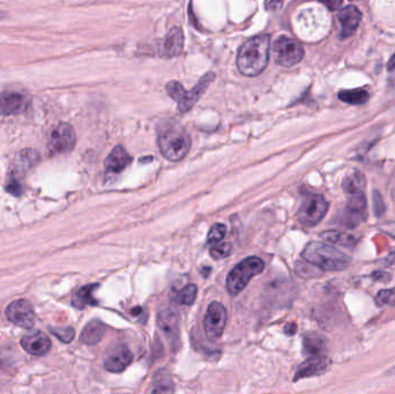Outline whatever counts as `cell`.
Returning <instances> with one entry per match:
<instances>
[{"instance_id": "1", "label": "cell", "mask_w": 395, "mask_h": 394, "mask_svg": "<svg viewBox=\"0 0 395 394\" xmlns=\"http://www.w3.org/2000/svg\"><path fill=\"white\" fill-rule=\"evenodd\" d=\"M270 39L268 35L254 37L244 43L238 51L237 66L245 76H256L266 69L270 60Z\"/></svg>"}, {"instance_id": "2", "label": "cell", "mask_w": 395, "mask_h": 394, "mask_svg": "<svg viewBox=\"0 0 395 394\" xmlns=\"http://www.w3.org/2000/svg\"><path fill=\"white\" fill-rule=\"evenodd\" d=\"M302 258L324 272H340L349 266V257L339 249L323 242H310L304 247Z\"/></svg>"}, {"instance_id": "3", "label": "cell", "mask_w": 395, "mask_h": 394, "mask_svg": "<svg viewBox=\"0 0 395 394\" xmlns=\"http://www.w3.org/2000/svg\"><path fill=\"white\" fill-rule=\"evenodd\" d=\"M158 145L167 160L178 162L188 154L191 149V139L181 126L170 124L158 132Z\"/></svg>"}, {"instance_id": "4", "label": "cell", "mask_w": 395, "mask_h": 394, "mask_svg": "<svg viewBox=\"0 0 395 394\" xmlns=\"http://www.w3.org/2000/svg\"><path fill=\"white\" fill-rule=\"evenodd\" d=\"M265 269V264L259 257H247L238 263L229 272L227 278V290L231 296H236L247 286L251 279L261 274Z\"/></svg>"}, {"instance_id": "5", "label": "cell", "mask_w": 395, "mask_h": 394, "mask_svg": "<svg viewBox=\"0 0 395 394\" xmlns=\"http://www.w3.org/2000/svg\"><path fill=\"white\" fill-rule=\"evenodd\" d=\"M272 55L279 65L291 67L303 60L304 48L291 37L281 36L274 42Z\"/></svg>"}, {"instance_id": "6", "label": "cell", "mask_w": 395, "mask_h": 394, "mask_svg": "<svg viewBox=\"0 0 395 394\" xmlns=\"http://www.w3.org/2000/svg\"><path fill=\"white\" fill-rule=\"evenodd\" d=\"M328 201L321 194H312L305 198L297 212V219L305 227H314L323 220L328 212Z\"/></svg>"}, {"instance_id": "7", "label": "cell", "mask_w": 395, "mask_h": 394, "mask_svg": "<svg viewBox=\"0 0 395 394\" xmlns=\"http://www.w3.org/2000/svg\"><path fill=\"white\" fill-rule=\"evenodd\" d=\"M227 325V310L220 302H212L204 317V330L207 338L215 341L222 337Z\"/></svg>"}, {"instance_id": "8", "label": "cell", "mask_w": 395, "mask_h": 394, "mask_svg": "<svg viewBox=\"0 0 395 394\" xmlns=\"http://www.w3.org/2000/svg\"><path fill=\"white\" fill-rule=\"evenodd\" d=\"M76 144L74 128L67 123H60L53 128L49 139L50 151L55 154H66L72 151Z\"/></svg>"}, {"instance_id": "9", "label": "cell", "mask_w": 395, "mask_h": 394, "mask_svg": "<svg viewBox=\"0 0 395 394\" xmlns=\"http://www.w3.org/2000/svg\"><path fill=\"white\" fill-rule=\"evenodd\" d=\"M32 104V99L25 93L10 90L0 95V117L21 115Z\"/></svg>"}, {"instance_id": "10", "label": "cell", "mask_w": 395, "mask_h": 394, "mask_svg": "<svg viewBox=\"0 0 395 394\" xmlns=\"http://www.w3.org/2000/svg\"><path fill=\"white\" fill-rule=\"evenodd\" d=\"M6 315L11 322L23 329H30L35 324L33 306L27 299H18L7 306Z\"/></svg>"}, {"instance_id": "11", "label": "cell", "mask_w": 395, "mask_h": 394, "mask_svg": "<svg viewBox=\"0 0 395 394\" xmlns=\"http://www.w3.org/2000/svg\"><path fill=\"white\" fill-rule=\"evenodd\" d=\"M332 365V361L327 358L326 355H317V356H310L307 361L297 368L295 372L293 381H300L304 378L314 377V376H321L325 372H328Z\"/></svg>"}, {"instance_id": "12", "label": "cell", "mask_w": 395, "mask_h": 394, "mask_svg": "<svg viewBox=\"0 0 395 394\" xmlns=\"http://www.w3.org/2000/svg\"><path fill=\"white\" fill-rule=\"evenodd\" d=\"M366 181L359 170L349 171L343 178L342 189L348 201H363L366 197Z\"/></svg>"}, {"instance_id": "13", "label": "cell", "mask_w": 395, "mask_h": 394, "mask_svg": "<svg viewBox=\"0 0 395 394\" xmlns=\"http://www.w3.org/2000/svg\"><path fill=\"white\" fill-rule=\"evenodd\" d=\"M214 73H207L201 78L200 81L190 90L185 92L181 102H178V109L181 112H186L200 100L201 96L204 95L208 87L214 81Z\"/></svg>"}, {"instance_id": "14", "label": "cell", "mask_w": 395, "mask_h": 394, "mask_svg": "<svg viewBox=\"0 0 395 394\" xmlns=\"http://www.w3.org/2000/svg\"><path fill=\"white\" fill-rule=\"evenodd\" d=\"M133 361V353L125 346H120L115 349L104 361L106 372L112 374H120L124 372Z\"/></svg>"}, {"instance_id": "15", "label": "cell", "mask_w": 395, "mask_h": 394, "mask_svg": "<svg viewBox=\"0 0 395 394\" xmlns=\"http://www.w3.org/2000/svg\"><path fill=\"white\" fill-rule=\"evenodd\" d=\"M21 345L27 353L34 356H43L51 348V341L43 332L29 333L21 340Z\"/></svg>"}, {"instance_id": "16", "label": "cell", "mask_w": 395, "mask_h": 394, "mask_svg": "<svg viewBox=\"0 0 395 394\" xmlns=\"http://www.w3.org/2000/svg\"><path fill=\"white\" fill-rule=\"evenodd\" d=\"M339 21L342 26V33L341 37L347 39V37L352 36V34L355 33L356 29L359 28V22L362 19V13L357 7L354 5L345 7L342 10L340 11Z\"/></svg>"}, {"instance_id": "17", "label": "cell", "mask_w": 395, "mask_h": 394, "mask_svg": "<svg viewBox=\"0 0 395 394\" xmlns=\"http://www.w3.org/2000/svg\"><path fill=\"white\" fill-rule=\"evenodd\" d=\"M131 155L127 153L125 148L122 147V146H117L112 149L109 156L106 158L104 165H106L108 172L120 174L122 171L125 170L126 168L131 165Z\"/></svg>"}, {"instance_id": "18", "label": "cell", "mask_w": 395, "mask_h": 394, "mask_svg": "<svg viewBox=\"0 0 395 394\" xmlns=\"http://www.w3.org/2000/svg\"><path fill=\"white\" fill-rule=\"evenodd\" d=\"M184 48V34L181 28H172L165 37L162 53L167 57H176Z\"/></svg>"}, {"instance_id": "19", "label": "cell", "mask_w": 395, "mask_h": 394, "mask_svg": "<svg viewBox=\"0 0 395 394\" xmlns=\"http://www.w3.org/2000/svg\"><path fill=\"white\" fill-rule=\"evenodd\" d=\"M327 341L323 335L318 333H307L304 335L303 348L304 353L307 356H317L325 355L326 353Z\"/></svg>"}, {"instance_id": "20", "label": "cell", "mask_w": 395, "mask_h": 394, "mask_svg": "<svg viewBox=\"0 0 395 394\" xmlns=\"http://www.w3.org/2000/svg\"><path fill=\"white\" fill-rule=\"evenodd\" d=\"M106 334V326L99 320H92L81 333V342L85 345L94 346L99 344Z\"/></svg>"}, {"instance_id": "21", "label": "cell", "mask_w": 395, "mask_h": 394, "mask_svg": "<svg viewBox=\"0 0 395 394\" xmlns=\"http://www.w3.org/2000/svg\"><path fill=\"white\" fill-rule=\"evenodd\" d=\"M320 237L329 244H335L341 247H352L357 244V238L350 233H343L339 230H326L320 233Z\"/></svg>"}, {"instance_id": "22", "label": "cell", "mask_w": 395, "mask_h": 394, "mask_svg": "<svg viewBox=\"0 0 395 394\" xmlns=\"http://www.w3.org/2000/svg\"><path fill=\"white\" fill-rule=\"evenodd\" d=\"M97 288H99L97 285H89L78 290L76 295L73 296V306H76L78 309H85L86 306H96L97 299L94 297V292Z\"/></svg>"}, {"instance_id": "23", "label": "cell", "mask_w": 395, "mask_h": 394, "mask_svg": "<svg viewBox=\"0 0 395 394\" xmlns=\"http://www.w3.org/2000/svg\"><path fill=\"white\" fill-rule=\"evenodd\" d=\"M158 322L160 329L167 334L168 338H172L177 334L178 315L176 312L172 310L160 312Z\"/></svg>"}, {"instance_id": "24", "label": "cell", "mask_w": 395, "mask_h": 394, "mask_svg": "<svg viewBox=\"0 0 395 394\" xmlns=\"http://www.w3.org/2000/svg\"><path fill=\"white\" fill-rule=\"evenodd\" d=\"M339 99L342 102L352 105L364 104L369 100V93L364 89H352V90H341Z\"/></svg>"}, {"instance_id": "25", "label": "cell", "mask_w": 395, "mask_h": 394, "mask_svg": "<svg viewBox=\"0 0 395 394\" xmlns=\"http://www.w3.org/2000/svg\"><path fill=\"white\" fill-rule=\"evenodd\" d=\"M40 162V154L35 149H23L19 153L17 158L18 169H25L28 170L30 168L35 167Z\"/></svg>"}, {"instance_id": "26", "label": "cell", "mask_w": 395, "mask_h": 394, "mask_svg": "<svg viewBox=\"0 0 395 394\" xmlns=\"http://www.w3.org/2000/svg\"><path fill=\"white\" fill-rule=\"evenodd\" d=\"M296 272L298 273V276H303V278H317V276H323L324 271L311 263H307V260H304V261H298L296 264Z\"/></svg>"}, {"instance_id": "27", "label": "cell", "mask_w": 395, "mask_h": 394, "mask_svg": "<svg viewBox=\"0 0 395 394\" xmlns=\"http://www.w3.org/2000/svg\"><path fill=\"white\" fill-rule=\"evenodd\" d=\"M198 288L195 285H188L178 294V302L181 306H192L197 299Z\"/></svg>"}, {"instance_id": "28", "label": "cell", "mask_w": 395, "mask_h": 394, "mask_svg": "<svg viewBox=\"0 0 395 394\" xmlns=\"http://www.w3.org/2000/svg\"><path fill=\"white\" fill-rule=\"evenodd\" d=\"M227 233V228L222 224H215L208 233L207 240L206 243L208 245H214V244L220 243L221 240H223Z\"/></svg>"}, {"instance_id": "29", "label": "cell", "mask_w": 395, "mask_h": 394, "mask_svg": "<svg viewBox=\"0 0 395 394\" xmlns=\"http://www.w3.org/2000/svg\"><path fill=\"white\" fill-rule=\"evenodd\" d=\"M233 249L234 247H233L230 243H216L214 245H212L209 253H211L213 259H224V258L230 256Z\"/></svg>"}, {"instance_id": "30", "label": "cell", "mask_w": 395, "mask_h": 394, "mask_svg": "<svg viewBox=\"0 0 395 394\" xmlns=\"http://www.w3.org/2000/svg\"><path fill=\"white\" fill-rule=\"evenodd\" d=\"M375 303L378 306H394L395 288L380 290L375 297Z\"/></svg>"}, {"instance_id": "31", "label": "cell", "mask_w": 395, "mask_h": 394, "mask_svg": "<svg viewBox=\"0 0 395 394\" xmlns=\"http://www.w3.org/2000/svg\"><path fill=\"white\" fill-rule=\"evenodd\" d=\"M174 391L175 388L172 381L167 378H160L158 381H155L154 386L151 390L152 393H172Z\"/></svg>"}, {"instance_id": "32", "label": "cell", "mask_w": 395, "mask_h": 394, "mask_svg": "<svg viewBox=\"0 0 395 394\" xmlns=\"http://www.w3.org/2000/svg\"><path fill=\"white\" fill-rule=\"evenodd\" d=\"M167 92H168L169 95L172 99L175 100L176 102H181V100L183 99L184 96L185 90L184 87L181 86V83H177V81H172L167 85Z\"/></svg>"}, {"instance_id": "33", "label": "cell", "mask_w": 395, "mask_h": 394, "mask_svg": "<svg viewBox=\"0 0 395 394\" xmlns=\"http://www.w3.org/2000/svg\"><path fill=\"white\" fill-rule=\"evenodd\" d=\"M51 332L56 335L57 338L60 339V341L65 342V344H69V342L72 341L73 338H74V330L69 326H66V327H56V329H51Z\"/></svg>"}, {"instance_id": "34", "label": "cell", "mask_w": 395, "mask_h": 394, "mask_svg": "<svg viewBox=\"0 0 395 394\" xmlns=\"http://www.w3.org/2000/svg\"><path fill=\"white\" fill-rule=\"evenodd\" d=\"M373 210L377 217H382L386 212L385 201L382 199V194L378 191L373 192Z\"/></svg>"}, {"instance_id": "35", "label": "cell", "mask_w": 395, "mask_h": 394, "mask_svg": "<svg viewBox=\"0 0 395 394\" xmlns=\"http://www.w3.org/2000/svg\"><path fill=\"white\" fill-rule=\"evenodd\" d=\"M6 189L7 192H10L13 196H20L22 193V185L14 174H11L8 182H7Z\"/></svg>"}, {"instance_id": "36", "label": "cell", "mask_w": 395, "mask_h": 394, "mask_svg": "<svg viewBox=\"0 0 395 394\" xmlns=\"http://www.w3.org/2000/svg\"><path fill=\"white\" fill-rule=\"evenodd\" d=\"M379 230L395 240V222H385L379 226Z\"/></svg>"}, {"instance_id": "37", "label": "cell", "mask_w": 395, "mask_h": 394, "mask_svg": "<svg viewBox=\"0 0 395 394\" xmlns=\"http://www.w3.org/2000/svg\"><path fill=\"white\" fill-rule=\"evenodd\" d=\"M319 1L325 5L329 11L340 10V7L343 3V0H319Z\"/></svg>"}, {"instance_id": "38", "label": "cell", "mask_w": 395, "mask_h": 394, "mask_svg": "<svg viewBox=\"0 0 395 394\" xmlns=\"http://www.w3.org/2000/svg\"><path fill=\"white\" fill-rule=\"evenodd\" d=\"M371 279L373 281H379V283H387V281L391 280V276H389V273L378 271V272H373L371 274Z\"/></svg>"}, {"instance_id": "39", "label": "cell", "mask_w": 395, "mask_h": 394, "mask_svg": "<svg viewBox=\"0 0 395 394\" xmlns=\"http://www.w3.org/2000/svg\"><path fill=\"white\" fill-rule=\"evenodd\" d=\"M382 266H391L395 264V249L389 252V256L386 257L385 259L382 260Z\"/></svg>"}, {"instance_id": "40", "label": "cell", "mask_w": 395, "mask_h": 394, "mask_svg": "<svg viewBox=\"0 0 395 394\" xmlns=\"http://www.w3.org/2000/svg\"><path fill=\"white\" fill-rule=\"evenodd\" d=\"M284 332L288 335L295 334V332H296V325H295V324L286 325V327H284Z\"/></svg>"}, {"instance_id": "41", "label": "cell", "mask_w": 395, "mask_h": 394, "mask_svg": "<svg viewBox=\"0 0 395 394\" xmlns=\"http://www.w3.org/2000/svg\"><path fill=\"white\" fill-rule=\"evenodd\" d=\"M387 69H389V71L395 69V53L391 57V60H389V64H387Z\"/></svg>"}, {"instance_id": "42", "label": "cell", "mask_w": 395, "mask_h": 394, "mask_svg": "<svg viewBox=\"0 0 395 394\" xmlns=\"http://www.w3.org/2000/svg\"><path fill=\"white\" fill-rule=\"evenodd\" d=\"M5 18H7V13H5L4 11H0V20H4Z\"/></svg>"}, {"instance_id": "43", "label": "cell", "mask_w": 395, "mask_h": 394, "mask_svg": "<svg viewBox=\"0 0 395 394\" xmlns=\"http://www.w3.org/2000/svg\"><path fill=\"white\" fill-rule=\"evenodd\" d=\"M387 374H389V376H395V365L392 369H391V370L387 372Z\"/></svg>"}, {"instance_id": "44", "label": "cell", "mask_w": 395, "mask_h": 394, "mask_svg": "<svg viewBox=\"0 0 395 394\" xmlns=\"http://www.w3.org/2000/svg\"><path fill=\"white\" fill-rule=\"evenodd\" d=\"M282 3V0H273V6H275V4H277V5H280V4Z\"/></svg>"}]
</instances>
